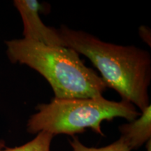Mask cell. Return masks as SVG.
I'll list each match as a JSON object with an SVG mask.
<instances>
[{
	"mask_svg": "<svg viewBox=\"0 0 151 151\" xmlns=\"http://www.w3.org/2000/svg\"><path fill=\"white\" fill-rule=\"evenodd\" d=\"M58 30L65 46L89 59L101 73L106 86L115 90L141 111L150 105L151 81L149 52L134 46H120L62 25Z\"/></svg>",
	"mask_w": 151,
	"mask_h": 151,
	"instance_id": "cell-1",
	"label": "cell"
},
{
	"mask_svg": "<svg viewBox=\"0 0 151 151\" xmlns=\"http://www.w3.org/2000/svg\"><path fill=\"white\" fill-rule=\"evenodd\" d=\"M12 63L24 65L43 76L57 99L102 96L106 86L102 79L86 67L79 54L65 46H50L27 39L5 42Z\"/></svg>",
	"mask_w": 151,
	"mask_h": 151,
	"instance_id": "cell-2",
	"label": "cell"
},
{
	"mask_svg": "<svg viewBox=\"0 0 151 151\" xmlns=\"http://www.w3.org/2000/svg\"><path fill=\"white\" fill-rule=\"evenodd\" d=\"M38 112L30 117L27 132L38 134L47 132L54 136H73L90 128L104 136L101 123L116 118H123L129 122L140 116L135 106L126 100L110 101L103 96L91 98H54L48 104L37 106Z\"/></svg>",
	"mask_w": 151,
	"mask_h": 151,
	"instance_id": "cell-3",
	"label": "cell"
},
{
	"mask_svg": "<svg viewBox=\"0 0 151 151\" xmlns=\"http://www.w3.org/2000/svg\"><path fill=\"white\" fill-rule=\"evenodd\" d=\"M14 4L21 16L23 39L50 46H65L58 30L43 23L39 11L41 6L37 0H15Z\"/></svg>",
	"mask_w": 151,
	"mask_h": 151,
	"instance_id": "cell-4",
	"label": "cell"
},
{
	"mask_svg": "<svg viewBox=\"0 0 151 151\" xmlns=\"http://www.w3.org/2000/svg\"><path fill=\"white\" fill-rule=\"evenodd\" d=\"M150 104L135 120L119 127L121 137L130 150L138 149L151 137Z\"/></svg>",
	"mask_w": 151,
	"mask_h": 151,
	"instance_id": "cell-5",
	"label": "cell"
},
{
	"mask_svg": "<svg viewBox=\"0 0 151 151\" xmlns=\"http://www.w3.org/2000/svg\"><path fill=\"white\" fill-rule=\"evenodd\" d=\"M54 135L47 132H40L33 140L15 148H4L0 151H50V143Z\"/></svg>",
	"mask_w": 151,
	"mask_h": 151,
	"instance_id": "cell-6",
	"label": "cell"
},
{
	"mask_svg": "<svg viewBox=\"0 0 151 151\" xmlns=\"http://www.w3.org/2000/svg\"><path fill=\"white\" fill-rule=\"evenodd\" d=\"M73 151H131L125 142L120 138L109 146L102 148H89L84 146L77 137H73V139L69 141Z\"/></svg>",
	"mask_w": 151,
	"mask_h": 151,
	"instance_id": "cell-7",
	"label": "cell"
},
{
	"mask_svg": "<svg viewBox=\"0 0 151 151\" xmlns=\"http://www.w3.org/2000/svg\"><path fill=\"white\" fill-rule=\"evenodd\" d=\"M140 35L142 39L144 40L147 43H149V45H150V39H149L148 37L150 38V32L148 29V27H146V26H141L140 27Z\"/></svg>",
	"mask_w": 151,
	"mask_h": 151,
	"instance_id": "cell-8",
	"label": "cell"
},
{
	"mask_svg": "<svg viewBox=\"0 0 151 151\" xmlns=\"http://www.w3.org/2000/svg\"><path fill=\"white\" fill-rule=\"evenodd\" d=\"M146 148H147V151H151V141H150V140H149L148 142H147Z\"/></svg>",
	"mask_w": 151,
	"mask_h": 151,
	"instance_id": "cell-9",
	"label": "cell"
},
{
	"mask_svg": "<svg viewBox=\"0 0 151 151\" xmlns=\"http://www.w3.org/2000/svg\"><path fill=\"white\" fill-rule=\"evenodd\" d=\"M4 147H5V146H4V143L3 141H0V150H2V149L4 148Z\"/></svg>",
	"mask_w": 151,
	"mask_h": 151,
	"instance_id": "cell-10",
	"label": "cell"
}]
</instances>
